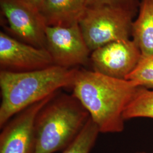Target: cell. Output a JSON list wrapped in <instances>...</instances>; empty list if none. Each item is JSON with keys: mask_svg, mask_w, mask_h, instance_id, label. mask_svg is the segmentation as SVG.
I'll use <instances>...</instances> for the list:
<instances>
[{"mask_svg": "<svg viewBox=\"0 0 153 153\" xmlns=\"http://www.w3.org/2000/svg\"><path fill=\"white\" fill-rule=\"evenodd\" d=\"M140 88L134 82L76 68L73 95L87 110L100 133L124 129V112Z\"/></svg>", "mask_w": 153, "mask_h": 153, "instance_id": "1", "label": "cell"}, {"mask_svg": "<svg viewBox=\"0 0 153 153\" xmlns=\"http://www.w3.org/2000/svg\"><path fill=\"white\" fill-rule=\"evenodd\" d=\"M76 68L52 65L33 71H0V127L33 104L72 87Z\"/></svg>", "mask_w": 153, "mask_h": 153, "instance_id": "2", "label": "cell"}, {"mask_svg": "<svg viewBox=\"0 0 153 153\" xmlns=\"http://www.w3.org/2000/svg\"><path fill=\"white\" fill-rule=\"evenodd\" d=\"M89 118L87 110L73 94L57 93L36 116L34 153H54L65 149Z\"/></svg>", "mask_w": 153, "mask_h": 153, "instance_id": "3", "label": "cell"}, {"mask_svg": "<svg viewBox=\"0 0 153 153\" xmlns=\"http://www.w3.org/2000/svg\"><path fill=\"white\" fill-rule=\"evenodd\" d=\"M138 13L111 6L86 7L78 25L91 52L111 42L130 39Z\"/></svg>", "mask_w": 153, "mask_h": 153, "instance_id": "4", "label": "cell"}, {"mask_svg": "<svg viewBox=\"0 0 153 153\" xmlns=\"http://www.w3.org/2000/svg\"><path fill=\"white\" fill-rule=\"evenodd\" d=\"M46 49L55 65L66 68L86 65L91 53L78 23L69 27L47 26Z\"/></svg>", "mask_w": 153, "mask_h": 153, "instance_id": "5", "label": "cell"}, {"mask_svg": "<svg viewBox=\"0 0 153 153\" xmlns=\"http://www.w3.org/2000/svg\"><path fill=\"white\" fill-rule=\"evenodd\" d=\"M0 7L11 33L25 43L46 48L47 25L37 8L23 0H0Z\"/></svg>", "mask_w": 153, "mask_h": 153, "instance_id": "6", "label": "cell"}, {"mask_svg": "<svg viewBox=\"0 0 153 153\" xmlns=\"http://www.w3.org/2000/svg\"><path fill=\"white\" fill-rule=\"evenodd\" d=\"M141 56L132 39L122 40L93 51L90 62L93 71L116 79H126L136 67Z\"/></svg>", "mask_w": 153, "mask_h": 153, "instance_id": "7", "label": "cell"}, {"mask_svg": "<svg viewBox=\"0 0 153 153\" xmlns=\"http://www.w3.org/2000/svg\"><path fill=\"white\" fill-rule=\"evenodd\" d=\"M57 93L24 109L4 126L0 134V153H34L36 116Z\"/></svg>", "mask_w": 153, "mask_h": 153, "instance_id": "8", "label": "cell"}, {"mask_svg": "<svg viewBox=\"0 0 153 153\" xmlns=\"http://www.w3.org/2000/svg\"><path fill=\"white\" fill-rule=\"evenodd\" d=\"M55 65L46 48H37L0 32L1 71L23 72Z\"/></svg>", "mask_w": 153, "mask_h": 153, "instance_id": "9", "label": "cell"}, {"mask_svg": "<svg viewBox=\"0 0 153 153\" xmlns=\"http://www.w3.org/2000/svg\"><path fill=\"white\" fill-rule=\"evenodd\" d=\"M85 9L82 0H43L39 10L47 26L69 27L78 23Z\"/></svg>", "mask_w": 153, "mask_h": 153, "instance_id": "10", "label": "cell"}, {"mask_svg": "<svg viewBox=\"0 0 153 153\" xmlns=\"http://www.w3.org/2000/svg\"><path fill=\"white\" fill-rule=\"evenodd\" d=\"M133 21L131 37L142 56L153 55V0H141Z\"/></svg>", "mask_w": 153, "mask_h": 153, "instance_id": "11", "label": "cell"}, {"mask_svg": "<svg viewBox=\"0 0 153 153\" xmlns=\"http://www.w3.org/2000/svg\"><path fill=\"white\" fill-rule=\"evenodd\" d=\"M123 116L125 120L138 117L153 119V90L138 88Z\"/></svg>", "mask_w": 153, "mask_h": 153, "instance_id": "12", "label": "cell"}, {"mask_svg": "<svg viewBox=\"0 0 153 153\" xmlns=\"http://www.w3.org/2000/svg\"><path fill=\"white\" fill-rule=\"evenodd\" d=\"M100 131L90 118L73 141L62 153H90L98 137Z\"/></svg>", "mask_w": 153, "mask_h": 153, "instance_id": "13", "label": "cell"}, {"mask_svg": "<svg viewBox=\"0 0 153 153\" xmlns=\"http://www.w3.org/2000/svg\"><path fill=\"white\" fill-rule=\"evenodd\" d=\"M138 86L153 90V55L142 56L133 71L126 77Z\"/></svg>", "mask_w": 153, "mask_h": 153, "instance_id": "14", "label": "cell"}, {"mask_svg": "<svg viewBox=\"0 0 153 153\" xmlns=\"http://www.w3.org/2000/svg\"><path fill=\"white\" fill-rule=\"evenodd\" d=\"M86 7L111 6L138 11L139 0H82Z\"/></svg>", "mask_w": 153, "mask_h": 153, "instance_id": "15", "label": "cell"}, {"mask_svg": "<svg viewBox=\"0 0 153 153\" xmlns=\"http://www.w3.org/2000/svg\"><path fill=\"white\" fill-rule=\"evenodd\" d=\"M23 1L26 2L28 4L37 8L39 10V8L43 0H23Z\"/></svg>", "mask_w": 153, "mask_h": 153, "instance_id": "16", "label": "cell"}, {"mask_svg": "<svg viewBox=\"0 0 153 153\" xmlns=\"http://www.w3.org/2000/svg\"><path fill=\"white\" fill-rule=\"evenodd\" d=\"M146 153L145 152H137V153Z\"/></svg>", "mask_w": 153, "mask_h": 153, "instance_id": "17", "label": "cell"}, {"mask_svg": "<svg viewBox=\"0 0 153 153\" xmlns=\"http://www.w3.org/2000/svg\"></svg>", "mask_w": 153, "mask_h": 153, "instance_id": "18", "label": "cell"}]
</instances>
